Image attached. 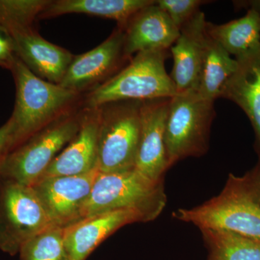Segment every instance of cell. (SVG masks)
I'll return each mask as SVG.
<instances>
[{
  "label": "cell",
  "mask_w": 260,
  "mask_h": 260,
  "mask_svg": "<svg viewBox=\"0 0 260 260\" xmlns=\"http://www.w3.org/2000/svg\"><path fill=\"white\" fill-rule=\"evenodd\" d=\"M171 98L143 101L141 133L135 169L153 181H164L169 169L165 144L166 123Z\"/></svg>",
  "instance_id": "cell-10"
},
{
  "label": "cell",
  "mask_w": 260,
  "mask_h": 260,
  "mask_svg": "<svg viewBox=\"0 0 260 260\" xmlns=\"http://www.w3.org/2000/svg\"><path fill=\"white\" fill-rule=\"evenodd\" d=\"M99 173L96 167L79 175L42 177L31 187L54 223L66 227L80 220Z\"/></svg>",
  "instance_id": "cell-9"
},
{
  "label": "cell",
  "mask_w": 260,
  "mask_h": 260,
  "mask_svg": "<svg viewBox=\"0 0 260 260\" xmlns=\"http://www.w3.org/2000/svg\"><path fill=\"white\" fill-rule=\"evenodd\" d=\"M147 223L137 210H119L87 218L64 227V244L69 260H86L108 237L128 224Z\"/></svg>",
  "instance_id": "cell-11"
},
{
  "label": "cell",
  "mask_w": 260,
  "mask_h": 260,
  "mask_svg": "<svg viewBox=\"0 0 260 260\" xmlns=\"http://www.w3.org/2000/svg\"><path fill=\"white\" fill-rule=\"evenodd\" d=\"M239 179L244 190L260 207V159L254 169Z\"/></svg>",
  "instance_id": "cell-26"
},
{
  "label": "cell",
  "mask_w": 260,
  "mask_h": 260,
  "mask_svg": "<svg viewBox=\"0 0 260 260\" xmlns=\"http://www.w3.org/2000/svg\"><path fill=\"white\" fill-rule=\"evenodd\" d=\"M154 3L153 0H58L51 1L39 17L83 13L113 19L123 29L135 13Z\"/></svg>",
  "instance_id": "cell-18"
},
{
  "label": "cell",
  "mask_w": 260,
  "mask_h": 260,
  "mask_svg": "<svg viewBox=\"0 0 260 260\" xmlns=\"http://www.w3.org/2000/svg\"><path fill=\"white\" fill-rule=\"evenodd\" d=\"M49 0H0V25L8 31L30 29L32 22L50 4Z\"/></svg>",
  "instance_id": "cell-23"
},
{
  "label": "cell",
  "mask_w": 260,
  "mask_h": 260,
  "mask_svg": "<svg viewBox=\"0 0 260 260\" xmlns=\"http://www.w3.org/2000/svg\"><path fill=\"white\" fill-rule=\"evenodd\" d=\"M10 34L16 55L32 73L50 83H61L74 57L73 54L43 39L31 28Z\"/></svg>",
  "instance_id": "cell-16"
},
{
  "label": "cell",
  "mask_w": 260,
  "mask_h": 260,
  "mask_svg": "<svg viewBox=\"0 0 260 260\" xmlns=\"http://www.w3.org/2000/svg\"><path fill=\"white\" fill-rule=\"evenodd\" d=\"M124 47V32L119 28L97 47L74 56L59 85L79 93L102 81L114 73L121 61L127 57Z\"/></svg>",
  "instance_id": "cell-13"
},
{
  "label": "cell",
  "mask_w": 260,
  "mask_h": 260,
  "mask_svg": "<svg viewBox=\"0 0 260 260\" xmlns=\"http://www.w3.org/2000/svg\"><path fill=\"white\" fill-rule=\"evenodd\" d=\"M214 103L200 97L195 90L171 98L165 132L169 168L183 159L207 153L215 116Z\"/></svg>",
  "instance_id": "cell-4"
},
{
  "label": "cell",
  "mask_w": 260,
  "mask_h": 260,
  "mask_svg": "<svg viewBox=\"0 0 260 260\" xmlns=\"http://www.w3.org/2000/svg\"><path fill=\"white\" fill-rule=\"evenodd\" d=\"M208 260H260V239L223 230H201Z\"/></svg>",
  "instance_id": "cell-21"
},
{
  "label": "cell",
  "mask_w": 260,
  "mask_h": 260,
  "mask_svg": "<svg viewBox=\"0 0 260 260\" xmlns=\"http://www.w3.org/2000/svg\"><path fill=\"white\" fill-rule=\"evenodd\" d=\"M208 35L235 58L260 47V15L248 9L242 18L217 25L207 21Z\"/></svg>",
  "instance_id": "cell-19"
},
{
  "label": "cell",
  "mask_w": 260,
  "mask_h": 260,
  "mask_svg": "<svg viewBox=\"0 0 260 260\" xmlns=\"http://www.w3.org/2000/svg\"><path fill=\"white\" fill-rule=\"evenodd\" d=\"M100 108H88L80 116L79 130L58 154L42 177L85 174L97 167Z\"/></svg>",
  "instance_id": "cell-15"
},
{
  "label": "cell",
  "mask_w": 260,
  "mask_h": 260,
  "mask_svg": "<svg viewBox=\"0 0 260 260\" xmlns=\"http://www.w3.org/2000/svg\"><path fill=\"white\" fill-rule=\"evenodd\" d=\"M169 55V50L138 53L126 68L89 94L88 108H99L119 101H147L174 96L177 89L165 68Z\"/></svg>",
  "instance_id": "cell-3"
},
{
  "label": "cell",
  "mask_w": 260,
  "mask_h": 260,
  "mask_svg": "<svg viewBox=\"0 0 260 260\" xmlns=\"http://www.w3.org/2000/svg\"><path fill=\"white\" fill-rule=\"evenodd\" d=\"M167 203L164 181L150 180L135 169L100 172L82 206L80 220L97 214L130 209L139 210L150 222L161 214Z\"/></svg>",
  "instance_id": "cell-2"
},
{
  "label": "cell",
  "mask_w": 260,
  "mask_h": 260,
  "mask_svg": "<svg viewBox=\"0 0 260 260\" xmlns=\"http://www.w3.org/2000/svg\"><path fill=\"white\" fill-rule=\"evenodd\" d=\"M207 21L201 10L179 30L170 48L174 64L170 76L178 93L195 90L199 86L208 34Z\"/></svg>",
  "instance_id": "cell-12"
},
{
  "label": "cell",
  "mask_w": 260,
  "mask_h": 260,
  "mask_svg": "<svg viewBox=\"0 0 260 260\" xmlns=\"http://www.w3.org/2000/svg\"><path fill=\"white\" fill-rule=\"evenodd\" d=\"M80 117L65 114L39 130L7 155L0 179L31 186L79 130Z\"/></svg>",
  "instance_id": "cell-7"
},
{
  "label": "cell",
  "mask_w": 260,
  "mask_h": 260,
  "mask_svg": "<svg viewBox=\"0 0 260 260\" xmlns=\"http://www.w3.org/2000/svg\"><path fill=\"white\" fill-rule=\"evenodd\" d=\"M235 59L237 69L224 85L220 98L235 103L249 118L260 159V47Z\"/></svg>",
  "instance_id": "cell-17"
},
{
  "label": "cell",
  "mask_w": 260,
  "mask_h": 260,
  "mask_svg": "<svg viewBox=\"0 0 260 260\" xmlns=\"http://www.w3.org/2000/svg\"><path fill=\"white\" fill-rule=\"evenodd\" d=\"M174 218L196 225L237 233L260 239V207L244 190L239 177L231 174L218 196L190 209L180 208Z\"/></svg>",
  "instance_id": "cell-6"
},
{
  "label": "cell",
  "mask_w": 260,
  "mask_h": 260,
  "mask_svg": "<svg viewBox=\"0 0 260 260\" xmlns=\"http://www.w3.org/2000/svg\"><path fill=\"white\" fill-rule=\"evenodd\" d=\"M143 101H119L100 108L97 167L103 173L135 169Z\"/></svg>",
  "instance_id": "cell-5"
},
{
  "label": "cell",
  "mask_w": 260,
  "mask_h": 260,
  "mask_svg": "<svg viewBox=\"0 0 260 260\" xmlns=\"http://www.w3.org/2000/svg\"><path fill=\"white\" fill-rule=\"evenodd\" d=\"M11 70L16 83L14 112L10 117L13 126V150L67 114L65 111L79 93L39 78L18 56Z\"/></svg>",
  "instance_id": "cell-1"
},
{
  "label": "cell",
  "mask_w": 260,
  "mask_h": 260,
  "mask_svg": "<svg viewBox=\"0 0 260 260\" xmlns=\"http://www.w3.org/2000/svg\"><path fill=\"white\" fill-rule=\"evenodd\" d=\"M156 4L169 17L179 30L198 12L201 5L209 3L202 0H157Z\"/></svg>",
  "instance_id": "cell-24"
},
{
  "label": "cell",
  "mask_w": 260,
  "mask_h": 260,
  "mask_svg": "<svg viewBox=\"0 0 260 260\" xmlns=\"http://www.w3.org/2000/svg\"><path fill=\"white\" fill-rule=\"evenodd\" d=\"M54 225L31 186L0 179V250L19 254L25 243Z\"/></svg>",
  "instance_id": "cell-8"
},
{
  "label": "cell",
  "mask_w": 260,
  "mask_h": 260,
  "mask_svg": "<svg viewBox=\"0 0 260 260\" xmlns=\"http://www.w3.org/2000/svg\"><path fill=\"white\" fill-rule=\"evenodd\" d=\"M238 61L208 35L204 62L197 93L206 100L220 98L224 85L237 69Z\"/></svg>",
  "instance_id": "cell-20"
},
{
  "label": "cell",
  "mask_w": 260,
  "mask_h": 260,
  "mask_svg": "<svg viewBox=\"0 0 260 260\" xmlns=\"http://www.w3.org/2000/svg\"><path fill=\"white\" fill-rule=\"evenodd\" d=\"M20 260H69L64 244V227L54 225L28 241L20 249Z\"/></svg>",
  "instance_id": "cell-22"
},
{
  "label": "cell",
  "mask_w": 260,
  "mask_h": 260,
  "mask_svg": "<svg viewBox=\"0 0 260 260\" xmlns=\"http://www.w3.org/2000/svg\"><path fill=\"white\" fill-rule=\"evenodd\" d=\"M123 30L127 57L143 51L169 50L179 36V29L155 1L135 13Z\"/></svg>",
  "instance_id": "cell-14"
},
{
  "label": "cell",
  "mask_w": 260,
  "mask_h": 260,
  "mask_svg": "<svg viewBox=\"0 0 260 260\" xmlns=\"http://www.w3.org/2000/svg\"><path fill=\"white\" fill-rule=\"evenodd\" d=\"M16 56L13 37L6 28L0 25V65L11 69Z\"/></svg>",
  "instance_id": "cell-25"
},
{
  "label": "cell",
  "mask_w": 260,
  "mask_h": 260,
  "mask_svg": "<svg viewBox=\"0 0 260 260\" xmlns=\"http://www.w3.org/2000/svg\"><path fill=\"white\" fill-rule=\"evenodd\" d=\"M13 122L9 119L0 127V169L13 146Z\"/></svg>",
  "instance_id": "cell-27"
}]
</instances>
